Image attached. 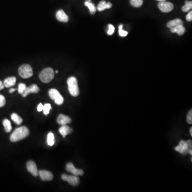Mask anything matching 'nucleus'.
Returning <instances> with one entry per match:
<instances>
[{
    "instance_id": "nucleus-1",
    "label": "nucleus",
    "mask_w": 192,
    "mask_h": 192,
    "mask_svg": "<svg viewBox=\"0 0 192 192\" xmlns=\"http://www.w3.org/2000/svg\"><path fill=\"white\" fill-rule=\"evenodd\" d=\"M29 134V130L25 126H21L13 131L10 136V140L12 142H19L28 137Z\"/></svg>"
},
{
    "instance_id": "nucleus-2",
    "label": "nucleus",
    "mask_w": 192,
    "mask_h": 192,
    "mask_svg": "<svg viewBox=\"0 0 192 192\" xmlns=\"http://www.w3.org/2000/svg\"><path fill=\"white\" fill-rule=\"evenodd\" d=\"M192 149V142L191 140H189L187 142L182 140L180 141L179 145L175 148L176 151L184 155L189 153V152L191 151Z\"/></svg>"
},
{
    "instance_id": "nucleus-3",
    "label": "nucleus",
    "mask_w": 192,
    "mask_h": 192,
    "mask_svg": "<svg viewBox=\"0 0 192 192\" xmlns=\"http://www.w3.org/2000/svg\"><path fill=\"white\" fill-rule=\"evenodd\" d=\"M68 89L70 94L73 97L78 96L80 93L77 80L75 77H71L67 80Z\"/></svg>"
},
{
    "instance_id": "nucleus-4",
    "label": "nucleus",
    "mask_w": 192,
    "mask_h": 192,
    "mask_svg": "<svg viewBox=\"0 0 192 192\" xmlns=\"http://www.w3.org/2000/svg\"><path fill=\"white\" fill-rule=\"evenodd\" d=\"M54 69L51 68H46L40 74L39 77L41 81L45 83L50 82L54 78Z\"/></svg>"
},
{
    "instance_id": "nucleus-5",
    "label": "nucleus",
    "mask_w": 192,
    "mask_h": 192,
    "mask_svg": "<svg viewBox=\"0 0 192 192\" xmlns=\"http://www.w3.org/2000/svg\"><path fill=\"white\" fill-rule=\"evenodd\" d=\"M19 75L24 79H29L33 75V70L31 66L28 64L22 65L18 69Z\"/></svg>"
},
{
    "instance_id": "nucleus-6",
    "label": "nucleus",
    "mask_w": 192,
    "mask_h": 192,
    "mask_svg": "<svg viewBox=\"0 0 192 192\" xmlns=\"http://www.w3.org/2000/svg\"><path fill=\"white\" fill-rule=\"evenodd\" d=\"M49 95L51 99L54 100L56 104L61 105L63 104L64 98L60 95L59 92L55 89H51L49 91Z\"/></svg>"
},
{
    "instance_id": "nucleus-7",
    "label": "nucleus",
    "mask_w": 192,
    "mask_h": 192,
    "mask_svg": "<svg viewBox=\"0 0 192 192\" xmlns=\"http://www.w3.org/2000/svg\"><path fill=\"white\" fill-rule=\"evenodd\" d=\"M62 179L64 181H66L69 184H71L72 186H76L79 185L80 180L79 177L76 176H70V175H67L65 174H63L61 176Z\"/></svg>"
},
{
    "instance_id": "nucleus-8",
    "label": "nucleus",
    "mask_w": 192,
    "mask_h": 192,
    "mask_svg": "<svg viewBox=\"0 0 192 192\" xmlns=\"http://www.w3.org/2000/svg\"><path fill=\"white\" fill-rule=\"evenodd\" d=\"M159 9L163 13H169L173 9V4L171 2L166 1H161L158 4Z\"/></svg>"
},
{
    "instance_id": "nucleus-9",
    "label": "nucleus",
    "mask_w": 192,
    "mask_h": 192,
    "mask_svg": "<svg viewBox=\"0 0 192 192\" xmlns=\"http://www.w3.org/2000/svg\"><path fill=\"white\" fill-rule=\"evenodd\" d=\"M66 170L69 173H72L74 175L78 176H82L84 174L83 171L81 169H77L74 166L72 163H68L67 164L66 166Z\"/></svg>"
},
{
    "instance_id": "nucleus-10",
    "label": "nucleus",
    "mask_w": 192,
    "mask_h": 192,
    "mask_svg": "<svg viewBox=\"0 0 192 192\" xmlns=\"http://www.w3.org/2000/svg\"><path fill=\"white\" fill-rule=\"evenodd\" d=\"M27 169L29 171V172L32 174L33 176L37 177L38 175V168L36 165L34 161H29L26 165Z\"/></svg>"
},
{
    "instance_id": "nucleus-11",
    "label": "nucleus",
    "mask_w": 192,
    "mask_h": 192,
    "mask_svg": "<svg viewBox=\"0 0 192 192\" xmlns=\"http://www.w3.org/2000/svg\"><path fill=\"white\" fill-rule=\"evenodd\" d=\"M39 91H40V89L38 87V85L33 84L29 86V87H26L25 91L22 95L23 97H26L31 93L37 94Z\"/></svg>"
},
{
    "instance_id": "nucleus-12",
    "label": "nucleus",
    "mask_w": 192,
    "mask_h": 192,
    "mask_svg": "<svg viewBox=\"0 0 192 192\" xmlns=\"http://www.w3.org/2000/svg\"><path fill=\"white\" fill-rule=\"evenodd\" d=\"M38 175L43 181H51L54 178L52 173L47 170H40L38 171Z\"/></svg>"
},
{
    "instance_id": "nucleus-13",
    "label": "nucleus",
    "mask_w": 192,
    "mask_h": 192,
    "mask_svg": "<svg viewBox=\"0 0 192 192\" xmlns=\"http://www.w3.org/2000/svg\"><path fill=\"white\" fill-rule=\"evenodd\" d=\"M57 122L61 126H64L67 124L71 123L72 120L68 116H66L63 114H60L57 118Z\"/></svg>"
},
{
    "instance_id": "nucleus-14",
    "label": "nucleus",
    "mask_w": 192,
    "mask_h": 192,
    "mask_svg": "<svg viewBox=\"0 0 192 192\" xmlns=\"http://www.w3.org/2000/svg\"><path fill=\"white\" fill-rule=\"evenodd\" d=\"M56 18L59 22H66L68 21V17L63 10H59L56 13Z\"/></svg>"
},
{
    "instance_id": "nucleus-15",
    "label": "nucleus",
    "mask_w": 192,
    "mask_h": 192,
    "mask_svg": "<svg viewBox=\"0 0 192 192\" xmlns=\"http://www.w3.org/2000/svg\"><path fill=\"white\" fill-rule=\"evenodd\" d=\"M112 4L110 2L107 3L105 1H101L98 6L97 10L99 11H102L106 9H110L112 8Z\"/></svg>"
},
{
    "instance_id": "nucleus-16",
    "label": "nucleus",
    "mask_w": 192,
    "mask_h": 192,
    "mask_svg": "<svg viewBox=\"0 0 192 192\" xmlns=\"http://www.w3.org/2000/svg\"><path fill=\"white\" fill-rule=\"evenodd\" d=\"M59 131L60 132V134L63 135V138H65L66 135L72 132L73 129L69 126L64 125L60 127L59 129Z\"/></svg>"
},
{
    "instance_id": "nucleus-17",
    "label": "nucleus",
    "mask_w": 192,
    "mask_h": 192,
    "mask_svg": "<svg viewBox=\"0 0 192 192\" xmlns=\"http://www.w3.org/2000/svg\"><path fill=\"white\" fill-rule=\"evenodd\" d=\"M16 78L15 77H9L6 78L3 82L5 87L10 88L16 84Z\"/></svg>"
},
{
    "instance_id": "nucleus-18",
    "label": "nucleus",
    "mask_w": 192,
    "mask_h": 192,
    "mask_svg": "<svg viewBox=\"0 0 192 192\" xmlns=\"http://www.w3.org/2000/svg\"><path fill=\"white\" fill-rule=\"evenodd\" d=\"M170 31L172 33H177L179 35H182L185 32V28L183 26V25H180L170 29Z\"/></svg>"
},
{
    "instance_id": "nucleus-19",
    "label": "nucleus",
    "mask_w": 192,
    "mask_h": 192,
    "mask_svg": "<svg viewBox=\"0 0 192 192\" xmlns=\"http://www.w3.org/2000/svg\"><path fill=\"white\" fill-rule=\"evenodd\" d=\"M180 25H183V22L180 19H176L172 20L170 21L167 24V26L168 28L171 29L177 26Z\"/></svg>"
},
{
    "instance_id": "nucleus-20",
    "label": "nucleus",
    "mask_w": 192,
    "mask_h": 192,
    "mask_svg": "<svg viewBox=\"0 0 192 192\" xmlns=\"http://www.w3.org/2000/svg\"><path fill=\"white\" fill-rule=\"evenodd\" d=\"M86 6H87L89 9V11L92 15L95 14L96 12V7L95 6V4L92 3L91 0H87L84 3Z\"/></svg>"
},
{
    "instance_id": "nucleus-21",
    "label": "nucleus",
    "mask_w": 192,
    "mask_h": 192,
    "mask_svg": "<svg viewBox=\"0 0 192 192\" xmlns=\"http://www.w3.org/2000/svg\"><path fill=\"white\" fill-rule=\"evenodd\" d=\"M11 117L13 121L17 125H20L22 122V117H19V115L17 114L13 113L11 115Z\"/></svg>"
},
{
    "instance_id": "nucleus-22",
    "label": "nucleus",
    "mask_w": 192,
    "mask_h": 192,
    "mask_svg": "<svg viewBox=\"0 0 192 192\" xmlns=\"http://www.w3.org/2000/svg\"><path fill=\"white\" fill-rule=\"evenodd\" d=\"M3 126L4 127L6 132L8 133V132H10L11 131L12 126H11V122H10L9 120H8V119H5V120H3Z\"/></svg>"
},
{
    "instance_id": "nucleus-23",
    "label": "nucleus",
    "mask_w": 192,
    "mask_h": 192,
    "mask_svg": "<svg viewBox=\"0 0 192 192\" xmlns=\"http://www.w3.org/2000/svg\"><path fill=\"white\" fill-rule=\"evenodd\" d=\"M192 1H185V4L182 8V10H183V11H184V12H187V11H189L190 10L192 9Z\"/></svg>"
},
{
    "instance_id": "nucleus-24",
    "label": "nucleus",
    "mask_w": 192,
    "mask_h": 192,
    "mask_svg": "<svg viewBox=\"0 0 192 192\" xmlns=\"http://www.w3.org/2000/svg\"><path fill=\"white\" fill-rule=\"evenodd\" d=\"M130 3L135 8L140 7L143 4V0H130Z\"/></svg>"
},
{
    "instance_id": "nucleus-25",
    "label": "nucleus",
    "mask_w": 192,
    "mask_h": 192,
    "mask_svg": "<svg viewBox=\"0 0 192 192\" xmlns=\"http://www.w3.org/2000/svg\"><path fill=\"white\" fill-rule=\"evenodd\" d=\"M47 144L49 146H52L54 145V135L53 133L50 132L47 135Z\"/></svg>"
},
{
    "instance_id": "nucleus-26",
    "label": "nucleus",
    "mask_w": 192,
    "mask_h": 192,
    "mask_svg": "<svg viewBox=\"0 0 192 192\" xmlns=\"http://www.w3.org/2000/svg\"><path fill=\"white\" fill-rule=\"evenodd\" d=\"M52 110V107L51 106V105L50 104H46L44 105L43 106V113L45 115H47V114H49L50 110Z\"/></svg>"
},
{
    "instance_id": "nucleus-27",
    "label": "nucleus",
    "mask_w": 192,
    "mask_h": 192,
    "mask_svg": "<svg viewBox=\"0 0 192 192\" xmlns=\"http://www.w3.org/2000/svg\"><path fill=\"white\" fill-rule=\"evenodd\" d=\"M119 34H120L121 36L122 37H126L128 35V32L126 31H124L123 29V25H121L119 26Z\"/></svg>"
},
{
    "instance_id": "nucleus-28",
    "label": "nucleus",
    "mask_w": 192,
    "mask_h": 192,
    "mask_svg": "<svg viewBox=\"0 0 192 192\" xmlns=\"http://www.w3.org/2000/svg\"><path fill=\"white\" fill-rule=\"evenodd\" d=\"M26 87H27L26 85L24 83H20V84H19L18 89V91L19 94H22V93L25 91Z\"/></svg>"
},
{
    "instance_id": "nucleus-29",
    "label": "nucleus",
    "mask_w": 192,
    "mask_h": 192,
    "mask_svg": "<svg viewBox=\"0 0 192 192\" xmlns=\"http://www.w3.org/2000/svg\"><path fill=\"white\" fill-rule=\"evenodd\" d=\"M187 122L189 124H192V110H190L189 113L187 116Z\"/></svg>"
},
{
    "instance_id": "nucleus-30",
    "label": "nucleus",
    "mask_w": 192,
    "mask_h": 192,
    "mask_svg": "<svg viewBox=\"0 0 192 192\" xmlns=\"http://www.w3.org/2000/svg\"><path fill=\"white\" fill-rule=\"evenodd\" d=\"M6 98L2 95H0V108L4 106L6 104Z\"/></svg>"
},
{
    "instance_id": "nucleus-31",
    "label": "nucleus",
    "mask_w": 192,
    "mask_h": 192,
    "mask_svg": "<svg viewBox=\"0 0 192 192\" xmlns=\"http://www.w3.org/2000/svg\"><path fill=\"white\" fill-rule=\"evenodd\" d=\"M114 31H115V28H114L113 26L111 25V24L109 25H108V32H107V34L110 35H111L113 34Z\"/></svg>"
},
{
    "instance_id": "nucleus-32",
    "label": "nucleus",
    "mask_w": 192,
    "mask_h": 192,
    "mask_svg": "<svg viewBox=\"0 0 192 192\" xmlns=\"http://www.w3.org/2000/svg\"><path fill=\"white\" fill-rule=\"evenodd\" d=\"M186 20L188 22H191L192 20V11H191L186 16Z\"/></svg>"
},
{
    "instance_id": "nucleus-33",
    "label": "nucleus",
    "mask_w": 192,
    "mask_h": 192,
    "mask_svg": "<svg viewBox=\"0 0 192 192\" xmlns=\"http://www.w3.org/2000/svg\"><path fill=\"white\" fill-rule=\"evenodd\" d=\"M43 105L40 103L38 105V112H41L42 110H43Z\"/></svg>"
},
{
    "instance_id": "nucleus-34",
    "label": "nucleus",
    "mask_w": 192,
    "mask_h": 192,
    "mask_svg": "<svg viewBox=\"0 0 192 192\" xmlns=\"http://www.w3.org/2000/svg\"><path fill=\"white\" fill-rule=\"evenodd\" d=\"M4 87H4V84H3V82H2L1 81H0V90H1L3 89Z\"/></svg>"
},
{
    "instance_id": "nucleus-35",
    "label": "nucleus",
    "mask_w": 192,
    "mask_h": 192,
    "mask_svg": "<svg viewBox=\"0 0 192 192\" xmlns=\"http://www.w3.org/2000/svg\"><path fill=\"white\" fill-rule=\"evenodd\" d=\"M16 90V89L11 88V89H10V90L9 92L10 93V94H12V93H13V92L15 91Z\"/></svg>"
},
{
    "instance_id": "nucleus-36",
    "label": "nucleus",
    "mask_w": 192,
    "mask_h": 192,
    "mask_svg": "<svg viewBox=\"0 0 192 192\" xmlns=\"http://www.w3.org/2000/svg\"><path fill=\"white\" fill-rule=\"evenodd\" d=\"M189 132H190V134H191V135L192 136V128H190V130H189Z\"/></svg>"
},
{
    "instance_id": "nucleus-37",
    "label": "nucleus",
    "mask_w": 192,
    "mask_h": 192,
    "mask_svg": "<svg viewBox=\"0 0 192 192\" xmlns=\"http://www.w3.org/2000/svg\"><path fill=\"white\" fill-rule=\"evenodd\" d=\"M156 1H160V2H161V1H165V0H156Z\"/></svg>"
},
{
    "instance_id": "nucleus-38",
    "label": "nucleus",
    "mask_w": 192,
    "mask_h": 192,
    "mask_svg": "<svg viewBox=\"0 0 192 192\" xmlns=\"http://www.w3.org/2000/svg\"><path fill=\"white\" fill-rule=\"evenodd\" d=\"M56 73H58V71H56Z\"/></svg>"
}]
</instances>
